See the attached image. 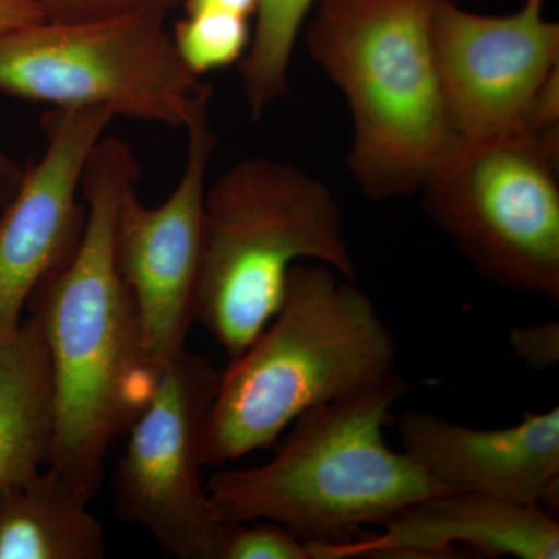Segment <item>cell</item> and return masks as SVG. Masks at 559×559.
Here are the masks:
<instances>
[{
	"mask_svg": "<svg viewBox=\"0 0 559 559\" xmlns=\"http://www.w3.org/2000/svg\"><path fill=\"white\" fill-rule=\"evenodd\" d=\"M403 452L441 488L554 514L559 506V407L516 425L476 429L428 411L401 415ZM557 516V514H555Z\"/></svg>",
	"mask_w": 559,
	"mask_h": 559,
	"instance_id": "cell-12",
	"label": "cell"
},
{
	"mask_svg": "<svg viewBox=\"0 0 559 559\" xmlns=\"http://www.w3.org/2000/svg\"><path fill=\"white\" fill-rule=\"evenodd\" d=\"M0 91L55 108L103 106L183 131L209 112L212 97L180 61L165 16L153 13L44 20L3 33Z\"/></svg>",
	"mask_w": 559,
	"mask_h": 559,
	"instance_id": "cell-7",
	"label": "cell"
},
{
	"mask_svg": "<svg viewBox=\"0 0 559 559\" xmlns=\"http://www.w3.org/2000/svg\"><path fill=\"white\" fill-rule=\"evenodd\" d=\"M22 178L24 170L0 146V212L13 200Z\"/></svg>",
	"mask_w": 559,
	"mask_h": 559,
	"instance_id": "cell-23",
	"label": "cell"
},
{
	"mask_svg": "<svg viewBox=\"0 0 559 559\" xmlns=\"http://www.w3.org/2000/svg\"><path fill=\"white\" fill-rule=\"evenodd\" d=\"M509 344L528 369L544 371L559 362V323L547 320L510 331Z\"/></svg>",
	"mask_w": 559,
	"mask_h": 559,
	"instance_id": "cell-20",
	"label": "cell"
},
{
	"mask_svg": "<svg viewBox=\"0 0 559 559\" xmlns=\"http://www.w3.org/2000/svg\"><path fill=\"white\" fill-rule=\"evenodd\" d=\"M439 0H318L311 57L347 98L348 167L371 200L418 193L457 140L432 46Z\"/></svg>",
	"mask_w": 559,
	"mask_h": 559,
	"instance_id": "cell-4",
	"label": "cell"
},
{
	"mask_svg": "<svg viewBox=\"0 0 559 559\" xmlns=\"http://www.w3.org/2000/svg\"><path fill=\"white\" fill-rule=\"evenodd\" d=\"M301 260L356 277L341 207L325 183L285 162L253 157L205 190L197 320L230 359L274 318Z\"/></svg>",
	"mask_w": 559,
	"mask_h": 559,
	"instance_id": "cell-5",
	"label": "cell"
},
{
	"mask_svg": "<svg viewBox=\"0 0 559 559\" xmlns=\"http://www.w3.org/2000/svg\"><path fill=\"white\" fill-rule=\"evenodd\" d=\"M114 117L103 106L44 117L46 151L0 212V341L20 329L33 294L75 252L86 221L76 201L84 167Z\"/></svg>",
	"mask_w": 559,
	"mask_h": 559,
	"instance_id": "cell-11",
	"label": "cell"
},
{
	"mask_svg": "<svg viewBox=\"0 0 559 559\" xmlns=\"http://www.w3.org/2000/svg\"><path fill=\"white\" fill-rule=\"evenodd\" d=\"M396 341L370 297L326 264L290 267L271 322L221 371L204 466L223 468L277 447L301 415L395 374Z\"/></svg>",
	"mask_w": 559,
	"mask_h": 559,
	"instance_id": "cell-2",
	"label": "cell"
},
{
	"mask_svg": "<svg viewBox=\"0 0 559 559\" xmlns=\"http://www.w3.org/2000/svg\"><path fill=\"white\" fill-rule=\"evenodd\" d=\"M559 135L457 139L419 193L481 277L559 304Z\"/></svg>",
	"mask_w": 559,
	"mask_h": 559,
	"instance_id": "cell-6",
	"label": "cell"
},
{
	"mask_svg": "<svg viewBox=\"0 0 559 559\" xmlns=\"http://www.w3.org/2000/svg\"><path fill=\"white\" fill-rule=\"evenodd\" d=\"M139 178L130 146L102 138L81 179L87 210L79 246L28 301L53 374L57 432L49 466L90 502L100 491L110 444L128 432L159 371L146 359L114 238L121 197Z\"/></svg>",
	"mask_w": 559,
	"mask_h": 559,
	"instance_id": "cell-1",
	"label": "cell"
},
{
	"mask_svg": "<svg viewBox=\"0 0 559 559\" xmlns=\"http://www.w3.org/2000/svg\"><path fill=\"white\" fill-rule=\"evenodd\" d=\"M407 390L392 374L301 415L270 462L219 468L205 484L216 518L275 522L310 549L348 543L415 500L448 491L385 441L390 412Z\"/></svg>",
	"mask_w": 559,
	"mask_h": 559,
	"instance_id": "cell-3",
	"label": "cell"
},
{
	"mask_svg": "<svg viewBox=\"0 0 559 559\" xmlns=\"http://www.w3.org/2000/svg\"><path fill=\"white\" fill-rule=\"evenodd\" d=\"M250 36L249 20L212 10L186 11L171 32L180 61L197 76L241 61Z\"/></svg>",
	"mask_w": 559,
	"mask_h": 559,
	"instance_id": "cell-17",
	"label": "cell"
},
{
	"mask_svg": "<svg viewBox=\"0 0 559 559\" xmlns=\"http://www.w3.org/2000/svg\"><path fill=\"white\" fill-rule=\"evenodd\" d=\"M259 3L260 0H183L182 7L186 11H223L250 21L255 17Z\"/></svg>",
	"mask_w": 559,
	"mask_h": 559,
	"instance_id": "cell-22",
	"label": "cell"
},
{
	"mask_svg": "<svg viewBox=\"0 0 559 559\" xmlns=\"http://www.w3.org/2000/svg\"><path fill=\"white\" fill-rule=\"evenodd\" d=\"M46 20L35 0H0V35Z\"/></svg>",
	"mask_w": 559,
	"mask_h": 559,
	"instance_id": "cell-21",
	"label": "cell"
},
{
	"mask_svg": "<svg viewBox=\"0 0 559 559\" xmlns=\"http://www.w3.org/2000/svg\"><path fill=\"white\" fill-rule=\"evenodd\" d=\"M47 21L80 22L106 20L124 14L153 13L167 16L183 0H35Z\"/></svg>",
	"mask_w": 559,
	"mask_h": 559,
	"instance_id": "cell-19",
	"label": "cell"
},
{
	"mask_svg": "<svg viewBox=\"0 0 559 559\" xmlns=\"http://www.w3.org/2000/svg\"><path fill=\"white\" fill-rule=\"evenodd\" d=\"M219 378L207 358L187 348L164 364L114 473L117 516L179 559H216L226 525L201 479L202 437Z\"/></svg>",
	"mask_w": 559,
	"mask_h": 559,
	"instance_id": "cell-8",
	"label": "cell"
},
{
	"mask_svg": "<svg viewBox=\"0 0 559 559\" xmlns=\"http://www.w3.org/2000/svg\"><path fill=\"white\" fill-rule=\"evenodd\" d=\"M318 0H260L255 28L241 60L242 91L250 116L259 120L288 90L294 46Z\"/></svg>",
	"mask_w": 559,
	"mask_h": 559,
	"instance_id": "cell-16",
	"label": "cell"
},
{
	"mask_svg": "<svg viewBox=\"0 0 559 559\" xmlns=\"http://www.w3.org/2000/svg\"><path fill=\"white\" fill-rule=\"evenodd\" d=\"M53 468L0 491V559H102L105 527Z\"/></svg>",
	"mask_w": 559,
	"mask_h": 559,
	"instance_id": "cell-15",
	"label": "cell"
},
{
	"mask_svg": "<svg viewBox=\"0 0 559 559\" xmlns=\"http://www.w3.org/2000/svg\"><path fill=\"white\" fill-rule=\"evenodd\" d=\"M186 132V164L170 197L148 207L130 187L114 230L117 264L134 300L146 359L156 370L186 349L197 320L204 200L216 138L209 112Z\"/></svg>",
	"mask_w": 559,
	"mask_h": 559,
	"instance_id": "cell-10",
	"label": "cell"
},
{
	"mask_svg": "<svg viewBox=\"0 0 559 559\" xmlns=\"http://www.w3.org/2000/svg\"><path fill=\"white\" fill-rule=\"evenodd\" d=\"M57 432L53 374L35 316L0 341V491L49 465Z\"/></svg>",
	"mask_w": 559,
	"mask_h": 559,
	"instance_id": "cell-14",
	"label": "cell"
},
{
	"mask_svg": "<svg viewBox=\"0 0 559 559\" xmlns=\"http://www.w3.org/2000/svg\"><path fill=\"white\" fill-rule=\"evenodd\" d=\"M216 559H311L308 547L271 521L226 524Z\"/></svg>",
	"mask_w": 559,
	"mask_h": 559,
	"instance_id": "cell-18",
	"label": "cell"
},
{
	"mask_svg": "<svg viewBox=\"0 0 559 559\" xmlns=\"http://www.w3.org/2000/svg\"><path fill=\"white\" fill-rule=\"evenodd\" d=\"M466 546L488 557L558 559L557 516L469 491L415 500L381 525L378 535L337 546L310 547L311 559L432 558Z\"/></svg>",
	"mask_w": 559,
	"mask_h": 559,
	"instance_id": "cell-13",
	"label": "cell"
},
{
	"mask_svg": "<svg viewBox=\"0 0 559 559\" xmlns=\"http://www.w3.org/2000/svg\"><path fill=\"white\" fill-rule=\"evenodd\" d=\"M432 46L455 138H500L524 130L547 79L559 69V25L544 0L507 16H485L439 0Z\"/></svg>",
	"mask_w": 559,
	"mask_h": 559,
	"instance_id": "cell-9",
	"label": "cell"
}]
</instances>
